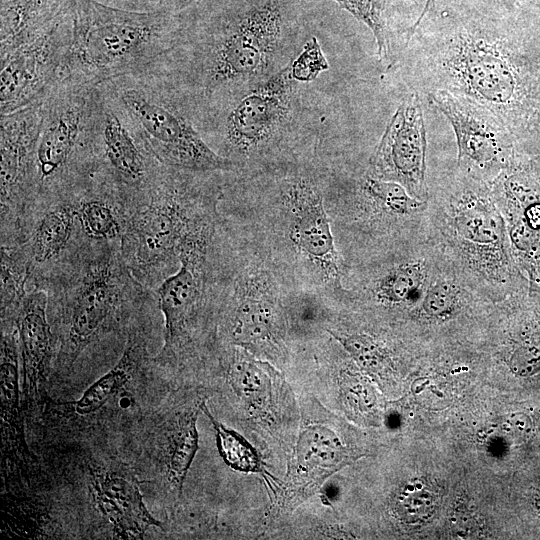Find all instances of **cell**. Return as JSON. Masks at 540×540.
I'll list each match as a JSON object with an SVG mask.
<instances>
[{
  "instance_id": "6da1fadb",
  "label": "cell",
  "mask_w": 540,
  "mask_h": 540,
  "mask_svg": "<svg viewBox=\"0 0 540 540\" xmlns=\"http://www.w3.org/2000/svg\"><path fill=\"white\" fill-rule=\"evenodd\" d=\"M522 28L457 0H435L407 29L394 65L412 92L470 100L492 112L518 147H540V65Z\"/></svg>"
},
{
  "instance_id": "7a4b0ae2",
  "label": "cell",
  "mask_w": 540,
  "mask_h": 540,
  "mask_svg": "<svg viewBox=\"0 0 540 540\" xmlns=\"http://www.w3.org/2000/svg\"><path fill=\"white\" fill-rule=\"evenodd\" d=\"M427 185L429 237L468 282L493 303L529 289L490 185L457 166Z\"/></svg>"
},
{
  "instance_id": "3957f363",
  "label": "cell",
  "mask_w": 540,
  "mask_h": 540,
  "mask_svg": "<svg viewBox=\"0 0 540 540\" xmlns=\"http://www.w3.org/2000/svg\"><path fill=\"white\" fill-rule=\"evenodd\" d=\"M286 25L280 0H258L239 9H225L203 22L192 38L181 39L159 61L194 97L216 94L266 72Z\"/></svg>"
},
{
  "instance_id": "277c9868",
  "label": "cell",
  "mask_w": 540,
  "mask_h": 540,
  "mask_svg": "<svg viewBox=\"0 0 540 540\" xmlns=\"http://www.w3.org/2000/svg\"><path fill=\"white\" fill-rule=\"evenodd\" d=\"M182 11H133L97 0H74L72 40L61 81L98 85L140 71L174 49Z\"/></svg>"
},
{
  "instance_id": "5b68a950",
  "label": "cell",
  "mask_w": 540,
  "mask_h": 540,
  "mask_svg": "<svg viewBox=\"0 0 540 540\" xmlns=\"http://www.w3.org/2000/svg\"><path fill=\"white\" fill-rule=\"evenodd\" d=\"M105 82L135 118L161 164L193 173L232 169V161L216 153L195 127L192 94L157 61Z\"/></svg>"
},
{
  "instance_id": "8992f818",
  "label": "cell",
  "mask_w": 540,
  "mask_h": 540,
  "mask_svg": "<svg viewBox=\"0 0 540 540\" xmlns=\"http://www.w3.org/2000/svg\"><path fill=\"white\" fill-rule=\"evenodd\" d=\"M96 86L63 80L43 101L35 154L36 186L68 187L96 169Z\"/></svg>"
},
{
  "instance_id": "52a82bcc",
  "label": "cell",
  "mask_w": 540,
  "mask_h": 540,
  "mask_svg": "<svg viewBox=\"0 0 540 540\" xmlns=\"http://www.w3.org/2000/svg\"><path fill=\"white\" fill-rule=\"evenodd\" d=\"M184 172L163 165L145 190L150 201L132 222L127 238L137 266H155L203 236L187 216L197 189Z\"/></svg>"
},
{
  "instance_id": "ba28073f",
  "label": "cell",
  "mask_w": 540,
  "mask_h": 540,
  "mask_svg": "<svg viewBox=\"0 0 540 540\" xmlns=\"http://www.w3.org/2000/svg\"><path fill=\"white\" fill-rule=\"evenodd\" d=\"M93 147L96 169L121 187L143 192L163 167L108 82L96 86Z\"/></svg>"
},
{
  "instance_id": "9c48e42d",
  "label": "cell",
  "mask_w": 540,
  "mask_h": 540,
  "mask_svg": "<svg viewBox=\"0 0 540 540\" xmlns=\"http://www.w3.org/2000/svg\"><path fill=\"white\" fill-rule=\"evenodd\" d=\"M489 185L515 262L530 291L540 293V154L520 151Z\"/></svg>"
},
{
  "instance_id": "30bf717a",
  "label": "cell",
  "mask_w": 540,
  "mask_h": 540,
  "mask_svg": "<svg viewBox=\"0 0 540 540\" xmlns=\"http://www.w3.org/2000/svg\"><path fill=\"white\" fill-rule=\"evenodd\" d=\"M426 96L454 131L459 169L490 184L513 163L520 152L517 141L492 112L442 90Z\"/></svg>"
},
{
  "instance_id": "8fae6325",
  "label": "cell",
  "mask_w": 540,
  "mask_h": 540,
  "mask_svg": "<svg viewBox=\"0 0 540 540\" xmlns=\"http://www.w3.org/2000/svg\"><path fill=\"white\" fill-rule=\"evenodd\" d=\"M72 30L73 8L43 36L0 61L1 114L12 113L47 98L61 81Z\"/></svg>"
},
{
  "instance_id": "7c38bea8",
  "label": "cell",
  "mask_w": 540,
  "mask_h": 540,
  "mask_svg": "<svg viewBox=\"0 0 540 540\" xmlns=\"http://www.w3.org/2000/svg\"><path fill=\"white\" fill-rule=\"evenodd\" d=\"M426 150L421 95L411 92L389 120L370 157L368 173L396 182L414 198L427 201Z\"/></svg>"
},
{
  "instance_id": "4fadbf2b",
  "label": "cell",
  "mask_w": 540,
  "mask_h": 540,
  "mask_svg": "<svg viewBox=\"0 0 540 540\" xmlns=\"http://www.w3.org/2000/svg\"><path fill=\"white\" fill-rule=\"evenodd\" d=\"M306 416L289 462L285 483L281 485L282 505L295 508L315 494L333 473L358 457L346 446L340 434L327 416L306 407Z\"/></svg>"
},
{
  "instance_id": "5bb4252c",
  "label": "cell",
  "mask_w": 540,
  "mask_h": 540,
  "mask_svg": "<svg viewBox=\"0 0 540 540\" xmlns=\"http://www.w3.org/2000/svg\"><path fill=\"white\" fill-rule=\"evenodd\" d=\"M442 256L430 237L392 248L364 282L361 296L377 307L408 315L421 301Z\"/></svg>"
},
{
  "instance_id": "9a60e30c",
  "label": "cell",
  "mask_w": 540,
  "mask_h": 540,
  "mask_svg": "<svg viewBox=\"0 0 540 540\" xmlns=\"http://www.w3.org/2000/svg\"><path fill=\"white\" fill-rule=\"evenodd\" d=\"M291 63L243 96L222 122L223 143L232 152H252L288 120L293 97Z\"/></svg>"
},
{
  "instance_id": "2e32d148",
  "label": "cell",
  "mask_w": 540,
  "mask_h": 540,
  "mask_svg": "<svg viewBox=\"0 0 540 540\" xmlns=\"http://www.w3.org/2000/svg\"><path fill=\"white\" fill-rule=\"evenodd\" d=\"M282 202L294 248L325 283L340 289L343 277L340 256L320 190L309 179H296L283 191Z\"/></svg>"
},
{
  "instance_id": "e0dca14e",
  "label": "cell",
  "mask_w": 540,
  "mask_h": 540,
  "mask_svg": "<svg viewBox=\"0 0 540 540\" xmlns=\"http://www.w3.org/2000/svg\"><path fill=\"white\" fill-rule=\"evenodd\" d=\"M230 325L237 347L275 362L284 357L283 320L267 275L252 273L240 281Z\"/></svg>"
},
{
  "instance_id": "ac0fdd59",
  "label": "cell",
  "mask_w": 540,
  "mask_h": 540,
  "mask_svg": "<svg viewBox=\"0 0 540 540\" xmlns=\"http://www.w3.org/2000/svg\"><path fill=\"white\" fill-rule=\"evenodd\" d=\"M42 102L1 114V201L12 202L36 187L35 154Z\"/></svg>"
},
{
  "instance_id": "d6986e66",
  "label": "cell",
  "mask_w": 540,
  "mask_h": 540,
  "mask_svg": "<svg viewBox=\"0 0 540 540\" xmlns=\"http://www.w3.org/2000/svg\"><path fill=\"white\" fill-rule=\"evenodd\" d=\"M89 482L94 503L111 523L116 538L142 539L150 527H162L146 508L139 481L132 473L90 466Z\"/></svg>"
},
{
  "instance_id": "ffe728a7",
  "label": "cell",
  "mask_w": 540,
  "mask_h": 540,
  "mask_svg": "<svg viewBox=\"0 0 540 540\" xmlns=\"http://www.w3.org/2000/svg\"><path fill=\"white\" fill-rule=\"evenodd\" d=\"M119 298L108 264L94 266L85 275L71 305L68 333L61 350V364L70 368L99 333L115 310Z\"/></svg>"
},
{
  "instance_id": "44dd1931",
  "label": "cell",
  "mask_w": 540,
  "mask_h": 540,
  "mask_svg": "<svg viewBox=\"0 0 540 540\" xmlns=\"http://www.w3.org/2000/svg\"><path fill=\"white\" fill-rule=\"evenodd\" d=\"M203 243L185 246L178 255L179 269L159 286V307L164 316L165 331L161 356L172 357L181 349L200 299L196 273Z\"/></svg>"
},
{
  "instance_id": "7402d4cb",
  "label": "cell",
  "mask_w": 540,
  "mask_h": 540,
  "mask_svg": "<svg viewBox=\"0 0 540 540\" xmlns=\"http://www.w3.org/2000/svg\"><path fill=\"white\" fill-rule=\"evenodd\" d=\"M204 404L205 397L191 395L170 411L158 428L157 443L164 478L178 497L199 447L197 419Z\"/></svg>"
},
{
  "instance_id": "603a6c76",
  "label": "cell",
  "mask_w": 540,
  "mask_h": 540,
  "mask_svg": "<svg viewBox=\"0 0 540 540\" xmlns=\"http://www.w3.org/2000/svg\"><path fill=\"white\" fill-rule=\"evenodd\" d=\"M47 301L44 291H32L22 298L16 320L23 367L22 400L30 409L37 403L51 356Z\"/></svg>"
},
{
  "instance_id": "cb8c5ba5",
  "label": "cell",
  "mask_w": 540,
  "mask_h": 540,
  "mask_svg": "<svg viewBox=\"0 0 540 540\" xmlns=\"http://www.w3.org/2000/svg\"><path fill=\"white\" fill-rule=\"evenodd\" d=\"M228 382L252 418L271 421L280 415L283 380L269 363L243 348L237 349L228 370Z\"/></svg>"
},
{
  "instance_id": "d4e9b609",
  "label": "cell",
  "mask_w": 540,
  "mask_h": 540,
  "mask_svg": "<svg viewBox=\"0 0 540 540\" xmlns=\"http://www.w3.org/2000/svg\"><path fill=\"white\" fill-rule=\"evenodd\" d=\"M74 0H1L0 60L48 32Z\"/></svg>"
},
{
  "instance_id": "484cf974",
  "label": "cell",
  "mask_w": 540,
  "mask_h": 540,
  "mask_svg": "<svg viewBox=\"0 0 540 540\" xmlns=\"http://www.w3.org/2000/svg\"><path fill=\"white\" fill-rule=\"evenodd\" d=\"M18 349L15 332L3 333L0 359L2 444L5 456L27 463L32 459V454L24 432Z\"/></svg>"
},
{
  "instance_id": "4316f807",
  "label": "cell",
  "mask_w": 540,
  "mask_h": 540,
  "mask_svg": "<svg viewBox=\"0 0 540 540\" xmlns=\"http://www.w3.org/2000/svg\"><path fill=\"white\" fill-rule=\"evenodd\" d=\"M139 356V346L131 341L118 363L88 387L77 401L70 403L74 412L78 415L94 413L116 396L130 382Z\"/></svg>"
},
{
  "instance_id": "83f0119b",
  "label": "cell",
  "mask_w": 540,
  "mask_h": 540,
  "mask_svg": "<svg viewBox=\"0 0 540 540\" xmlns=\"http://www.w3.org/2000/svg\"><path fill=\"white\" fill-rule=\"evenodd\" d=\"M76 207L61 203L49 209L39 221L32 240V254L43 263L60 254L73 231Z\"/></svg>"
},
{
  "instance_id": "f1b7e54d",
  "label": "cell",
  "mask_w": 540,
  "mask_h": 540,
  "mask_svg": "<svg viewBox=\"0 0 540 540\" xmlns=\"http://www.w3.org/2000/svg\"><path fill=\"white\" fill-rule=\"evenodd\" d=\"M340 7L365 24L372 32L379 60L391 68L395 63L392 29L389 23V0H334Z\"/></svg>"
},
{
  "instance_id": "f546056e",
  "label": "cell",
  "mask_w": 540,
  "mask_h": 540,
  "mask_svg": "<svg viewBox=\"0 0 540 540\" xmlns=\"http://www.w3.org/2000/svg\"><path fill=\"white\" fill-rule=\"evenodd\" d=\"M328 332L367 373L382 376L393 367L389 349L372 335L364 332Z\"/></svg>"
},
{
  "instance_id": "4dcf8cb0",
  "label": "cell",
  "mask_w": 540,
  "mask_h": 540,
  "mask_svg": "<svg viewBox=\"0 0 540 540\" xmlns=\"http://www.w3.org/2000/svg\"><path fill=\"white\" fill-rule=\"evenodd\" d=\"M202 411L214 427L218 449L224 461L234 470L262 473L267 479L266 472L262 469V463L253 447L240 434L216 420L208 411L206 404L203 405Z\"/></svg>"
},
{
  "instance_id": "1f68e13d",
  "label": "cell",
  "mask_w": 540,
  "mask_h": 540,
  "mask_svg": "<svg viewBox=\"0 0 540 540\" xmlns=\"http://www.w3.org/2000/svg\"><path fill=\"white\" fill-rule=\"evenodd\" d=\"M92 196L83 199L76 208L83 230L93 238H115L120 233V225L112 207L100 198V193Z\"/></svg>"
},
{
  "instance_id": "d6a6232c",
  "label": "cell",
  "mask_w": 540,
  "mask_h": 540,
  "mask_svg": "<svg viewBox=\"0 0 540 540\" xmlns=\"http://www.w3.org/2000/svg\"><path fill=\"white\" fill-rule=\"evenodd\" d=\"M489 17L524 26L532 17L540 16V0H457Z\"/></svg>"
},
{
  "instance_id": "836d02e7",
  "label": "cell",
  "mask_w": 540,
  "mask_h": 540,
  "mask_svg": "<svg viewBox=\"0 0 540 540\" xmlns=\"http://www.w3.org/2000/svg\"><path fill=\"white\" fill-rule=\"evenodd\" d=\"M436 503L434 493L427 486H407L398 497L400 515L411 521L424 519L433 511Z\"/></svg>"
},
{
  "instance_id": "e575fe53",
  "label": "cell",
  "mask_w": 540,
  "mask_h": 540,
  "mask_svg": "<svg viewBox=\"0 0 540 540\" xmlns=\"http://www.w3.org/2000/svg\"><path fill=\"white\" fill-rule=\"evenodd\" d=\"M328 67L318 41L312 37L301 54L291 62V75L297 81H311Z\"/></svg>"
},
{
  "instance_id": "d590c367",
  "label": "cell",
  "mask_w": 540,
  "mask_h": 540,
  "mask_svg": "<svg viewBox=\"0 0 540 540\" xmlns=\"http://www.w3.org/2000/svg\"><path fill=\"white\" fill-rule=\"evenodd\" d=\"M202 1L203 0H171L168 7L172 8L173 10H176V11H183V10L191 7L192 5L199 4Z\"/></svg>"
},
{
  "instance_id": "8d00e7d4",
  "label": "cell",
  "mask_w": 540,
  "mask_h": 540,
  "mask_svg": "<svg viewBox=\"0 0 540 540\" xmlns=\"http://www.w3.org/2000/svg\"><path fill=\"white\" fill-rule=\"evenodd\" d=\"M434 1L435 0H426L425 6H424L422 12L420 13V15L418 16V18L423 17L431 9V7L433 6Z\"/></svg>"
},
{
  "instance_id": "74e56055",
  "label": "cell",
  "mask_w": 540,
  "mask_h": 540,
  "mask_svg": "<svg viewBox=\"0 0 540 540\" xmlns=\"http://www.w3.org/2000/svg\"><path fill=\"white\" fill-rule=\"evenodd\" d=\"M151 2H154L156 5H158V8L167 7L171 0H148Z\"/></svg>"
}]
</instances>
